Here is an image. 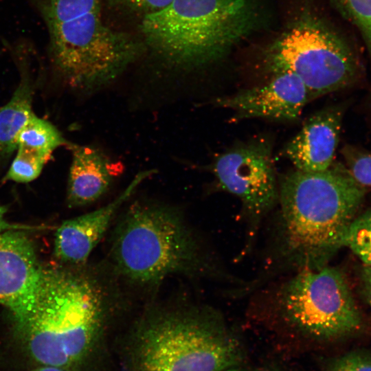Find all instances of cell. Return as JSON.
<instances>
[{
  "instance_id": "6da1fadb",
  "label": "cell",
  "mask_w": 371,
  "mask_h": 371,
  "mask_svg": "<svg viewBox=\"0 0 371 371\" xmlns=\"http://www.w3.org/2000/svg\"><path fill=\"white\" fill-rule=\"evenodd\" d=\"M111 315L109 293L94 275L44 269L34 308L14 333L34 366L80 371L99 348Z\"/></svg>"
},
{
  "instance_id": "7a4b0ae2",
  "label": "cell",
  "mask_w": 371,
  "mask_h": 371,
  "mask_svg": "<svg viewBox=\"0 0 371 371\" xmlns=\"http://www.w3.org/2000/svg\"><path fill=\"white\" fill-rule=\"evenodd\" d=\"M366 188L346 166L333 163L319 172L298 170L278 185L276 255L291 273L318 269L341 247L364 199Z\"/></svg>"
},
{
  "instance_id": "3957f363",
  "label": "cell",
  "mask_w": 371,
  "mask_h": 371,
  "mask_svg": "<svg viewBox=\"0 0 371 371\" xmlns=\"http://www.w3.org/2000/svg\"><path fill=\"white\" fill-rule=\"evenodd\" d=\"M243 351L220 313L203 306L156 308L124 344V371H221L240 366Z\"/></svg>"
},
{
  "instance_id": "277c9868",
  "label": "cell",
  "mask_w": 371,
  "mask_h": 371,
  "mask_svg": "<svg viewBox=\"0 0 371 371\" xmlns=\"http://www.w3.org/2000/svg\"><path fill=\"white\" fill-rule=\"evenodd\" d=\"M49 34L51 62L73 87L93 90L110 82L146 49L133 36L107 26L102 0H36Z\"/></svg>"
},
{
  "instance_id": "5b68a950",
  "label": "cell",
  "mask_w": 371,
  "mask_h": 371,
  "mask_svg": "<svg viewBox=\"0 0 371 371\" xmlns=\"http://www.w3.org/2000/svg\"><path fill=\"white\" fill-rule=\"evenodd\" d=\"M256 0H172L143 16L139 30L146 47L181 68L221 58L256 26Z\"/></svg>"
},
{
  "instance_id": "8992f818",
  "label": "cell",
  "mask_w": 371,
  "mask_h": 371,
  "mask_svg": "<svg viewBox=\"0 0 371 371\" xmlns=\"http://www.w3.org/2000/svg\"><path fill=\"white\" fill-rule=\"evenodd\" d=\"M252 312L273 328L311 341L357 333L361 316L341 271L326 265L292 272L254 298Z\"/></svg>"
},
{
  "instance_id": "52a82bcc",
  "label": "cell",
  "mask_w": 371,
  "mask_h": 371,
  "mask_svg": "<svg viewBox=\"0 0 371 371\" xmlns=\"http://www.w3.org/2000/svg\"><path fill=\"white\" fill-rule=\"evenodd\" d=\"M111 256L122 276L144 286L172 275L214 270L181 214L155 204H135L128 210L115 232Z\"/></svg>"
},
{
  "instance_id": "ba28073f",
  "label": "cell",
  "mask_w": 371,
  "mask_h": 371,
  "mask_svg": "<svg viewBox=\"0 0 371 371\" xmlns=\"http://www.w3.org/2000/svg\"><path fill=\"white\" fill-rule=\"evenodd\" d=\"M275 74L290 72L307 88L311 100L345 88L359 74L357 58L340 37L319 24L308 23L288 32L271 58Z\"/></svg>"
},
{
  "instance_id": "9c48e42d",
  "label": "cell",
  "mask_w": 371,
  "mask_h": 371,
  "mask_svg": "<svg viewBox=\"0 0 371 371\" xmlns=\"http://www.w3.org/2000/svg\"><path fill=\"white\" fill-rule=\"evenodd\" d=\"M212 171L220 188L242 203L247 222L245 248L247 251L264 218L278 201L270 144L258 139L233 148L216 158Z\"/></svg>"
},
{
  "instance_id": "30bf717a",
  "label": "cell",
  "mask_w": 371,
  "mask_h": 371,
  "mask_svg": "<svg viewBox=\"0 0 371 371\" xmlns=\"http://www.w3.org/2000/svg\"><path fill=\"white\" fill-rule=\"evenodd\" d=\"M43 271L22 230L0 234V304L9 309L14 324L34 308Z\"/></svg>"
},
{
  "instance_id": "8fae6325",
  "label": "cell",
  "mask_w": 371,
  "mask_h": 371,
  "mask_svg": "<svg viewBox=\"0 0 371 371\" xmlns=\"http://www.w3.org/2000/svg\"><path fill=\"white\" fill-rule=\"evenodd\" d=\"M309 100L303 82L295 74L283 71L275 74L265 85L217 98L216 104L232 110L235 120L258 117L293 121L300 117Z\"/></svg>"
},
{
  "instance_id": "7c38bea8",
  "label": "cell",
  "mask_w": 371,
  "mask_h": 371,
  "mask_svg": "<svg viewBox=\"0 0 371 371\" xmlns=\"http://www.w3.org/2000/svg\"><path fill=\"white\" fill-rule=\"evenodd\" d=\"M154 172L153 170L139 172L127 188L107 205L64 221L56 232V257L71 265L85 262L104 236L120 207L137 187Z\"/></svg>"
},
{
  "instance_id": "4fadbf2b",
  "label": "cell",
  "mask_w": 371,
  "mask_h": 371,
  "mask_svg": "<svg viewBox=\"0 0 371 371\" xmlns=\"http://www.w3.org/2000/svg\"><path fill=\"white\" fill-rule=\"evenodd\" d=\"M341 119V110L337 107L315 113L286 144L284 155L300 171L328 169L334 163Z\"/></svg>"
},
{
  "instance_id": "5bb4252c",
  "label": "cell",
  "mask_w": 371,
  "mask_h": 371,
  "mask_svg": "<svg viewBox=\"0 0 371 371\" xmlns=\"http://www.w3.org/2000/svg\"><path fill=\"white\" fill-rule=\"evenodd\" d=\"M71 148L67 203L71 207L83 206L104 194L118 170L115 164L93 147L74 145Z\"/></svg>"
},
{
  "instance_id": "9a60e30c",
  "label": "cell",
  "mask_w": 371,
  "mask_h": 371,
  "mask_svg": "<svg viewBox=\"0 0 371 371\" xmlns=\"http://www.w3.org/2000/svg\"><path fill=\"white\" fill-rule=\"evenodd\" d=\"M21 81L10 101L0 109V157H6L17 148V136L32 111V87L28 72H23Z\"/></svg>"
},
{
  "instance_id": "2e32d148",
  "label": "cell",
  "mask_w": 371,
  "mask_h": 371,
  "mask_svg": "<svg viewBox=\"0 0 371 371\" xmlns=\"http://www.w3.org/2000/svg\"><path fill=\"white\" fill-rule=\"evenodd\" d=\"M17 148L50 159L57 148L68 144L59 131L49 122L38 117L33 113L20 131Z\"/></svg>"
},
{
  "instance_id": "e0dca14e",
  "label": "cell",
  "mask_w": 371,
  "mask_h": 371,
  "mask_svg": "<svg viewBox=\"0 0 371 371\" xmlns=\"http://www.w3.org/2000/svg\"><path fill=\"white\" fill-rule=\"evenodd\" d=\"M344 247H348L364 266L371 267V208L352 220L346 231Z\"/></svg>"
},
{
  "instance_id": "ac0fdd59",
  "label": "cell",
  "mask_w": 371,
  "mask_h": 371,
  "mask_svg": "<svg viewBox=\"0 0 371 371\" xmlns=\"http://www.w3.org/2000/svg\"><path fill=\"white\" fill-rule=\"evenodd\" d=\"M347 19L360 33L371 65V0H336Z\"/></svg>"
},
{
  "instance_id": "d6986e66",
  "label": "cell",
  "mask_w": 371,
  "mask_h": 371,
  "mask_svg": "<svg viewBox=\"0 0 371 371\" xmlns=\"http://www.w3.org/2000/svg\"><path fill=\"white\" fill-rule=\"evenodd\" d=\"M49 160L39 155L17 148V153L5 179L19 183L30 182L38 177Z\"/></svg>"
},
{
  "instance_id": "ffe728a7",
  "label": "cell",
  "mask_w": 371,
  "mask_h": 371,
  "mask_svg": "<svg viewBox=\"0 0 371 371\" xmlns=\"http://www.w3.org/2000/svg\"><path fill=\"white\" fill-rule=\"evenodd\" d=\"M344 155L346 166L354 179L364 188L371 187V153L346 148Z\"/></svg>"
},
{
  "instance_id": "44dd1931",
  "label": "cell",
  "mask_w": 371,
  "mask_h": 371,
  "mask_svg": "<svg viewBox=\"0 0 371 371\" xmlns=\"http://www.w3.org/2000/svg\"><path fill=\"white\" fill-rule=\"evenodd\" d=\"M325 371H371V354L364 350H354L332 359Z\"/></svg>"
},
{
  "instance_id": "7402d4cb",
  "label": "cell",
  "mask_w": 371,
  "mask_h": 371,
  "mask_svg": "<svg viewBox=\"0 0 371 371\" xmlns=\"http://www.w3.org/2000/svg\"><path fill=\"white\" fill-rule=\"evenodd\" d=\"M126 8L143 14V16L159 10L172 0H114Z\"/></svg>"
},
{
  "instance_id": "603a6c76",
  "label": "cell",
  "mask_w": 371,
  "mask_h": 371,
  "mask_svg": "<svg viewBox=\"0 0 371 371\" xmlns=\"http://www.w3.org/2000/svg\"><path fill=\"white\" fill-rule=\"evenodd\" d=\"M6 212L7 207L5 206L0 205V234L10 230H32L34 229H38L37 227L9 223L4 217Z\"/></svg>"
},
{
  "instance_id": "cb8c5ba5",
  "label": "cell",
  "mask_w": 371,
  "mask_h": 371,
  "mask_svg": "<svg viewBox=\"0 0 371 371\" xmlns=\"http://www.w3.org/2000/svg\"><path fill=\"white\" fill-rule=\"evenodd\" d=\"M363 278L366 295L371 306V267L364 266Z\"/></svg>"
},
{
  "instance_id": "d4e9b609",
  "label": "cell",
  "mask_w": 371,
  "mask_h": 371,
  "mask_svg": "<svg viewBox=\"0 0 371 371\" xmlns=\"http://www.w3.org/2000/svg\"><path fill=\"white\" fill-rule=\"evenodd\" d=\"M221 371H282L280 368L271 366H257L251 368H243L240 366L229 368Z\"/></svg>"
},
{
  "instance_id": "484cf974",
  "label": "cell",
  "mask_w": 371,
  "mask_h": 371,
  "mask_svg": "<svg viewBox=\"0 0 371 371\" xmlns=\"http://www.w3.org/2000/svg\"><path fill=\"white\" fill-rule=\"evenodd\" d=\"M29 371H65L56 367L51 366H34Z\"/></svg>"
}]
</instances>
